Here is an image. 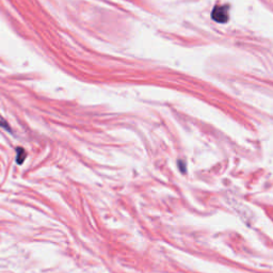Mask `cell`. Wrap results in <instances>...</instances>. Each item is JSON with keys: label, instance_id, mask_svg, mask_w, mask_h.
<instances>
[{"label": "cell", "instance_id": "cell-2", "mask_svg": "<svg viewBox=\"0 0 273 273\" xmlns=\"http://www.w3.org/2000/svg\"><path fill=\"white\" fill-rule=\"evenodd\" d=\"M26 157H27V154H26V152H25L24 148L18 147L17 148V159H16L17 164L18 165L24 164V161H25V159H26Z\"/></svg>", "mask_w": 273, "mask_h": 273}, {"label": "cell", "instance_id": "cell-3", "mask_svg": "<svg viewBox=\"0 0 273 273\" xmlns=\"http://www.w3.org/2000/svg\"><path fill=\"white\" fill-rule=\"evenodd\" d=\"M0 127H4V128H6V129H8L9 131L11 130V128H10V126H9L8 122H7L2 116H0Z\"/></svg>", "mask_w": 273, "mask_h": 273}, {"label": "cell", "instance_id": "cell-1", "mask_svg": "<svg viewBox=\"0 0 273 273\" xmlns=\"http://www.w3.org/2000/svg\"><path fill=\"white\" fill-rule=\"evenodd\" d=\"M213 19H215L217 22L225 24L229 20V7L228 6H217L212 13Z\"/></svg>", "mask_w": 273, "mask_h": 273}]
</instances>
